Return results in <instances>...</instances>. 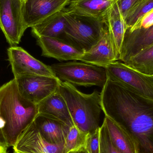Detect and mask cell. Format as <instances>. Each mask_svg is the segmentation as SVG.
Listing matches in <instances>:
<instances>
[{"label":"cell","mask_w":153,"mask_h":153,"mask_svg":"<svg viewBox=\"0 0 153 153\" xmlns=\"http://www.w3.org/2000/svg\"><path fill=\"white\" fill-rule=\"evenodd\" d=\"M108 77L141 96L153 100V76H147L117 61L104 66Z\"/></svg>","instance_id":"6"},{"label":"cell","mask_w":153,"mask_h":153,"mask_svg":"<svg viewBox=\"0 0 153 153\" xmlns=\"http://www.w3.org/2000/svg\"><path fill=\"white\" fill-rule=\"evenodd\" d=\"M58 91L66 102L74 124L80 130L91 134L100 127V93L94 90L91 94H85L73 85L61 80Z\"/></svg>","instance_id":"3"},{"label":"cell","mask_w":153,"mask_h":153,"mask_svg":"<svg viewBox=\"0 0 153 153\" xmlns=\"http://www.w3.org/2000/svg\"><path fill=\"white\" fill-rule=\"evenodd\" d=\"M23 0H0V28L10 46L20 42L26 28L23 22Z\"/></svg>","instance_id":"7"},{"label":"cell","mask_w":153,"mask_h":153,"mask_svg":"<svg viewBox=\"0 0 153 153\" xmlns=\"http://www.w3.org/2000/svg\"><path fill=\"white\" fill-rule=\"evenodd\" d=\"M142 0H119V6L124 19H126L129 12L138 4Z\"/></svg>","instance_id":"26"},{"label":"cell","mask_w":153,"mask_h":153,"mask_svg":"<svg viewBox=\"0 0 153 153\" xmlns=\"http://www.w3.org/2000/svg\"><path fill=\"white\" fill-rule=\"evenodd\" d=\"M68 153H89L87 152L85 147H82L80 149H78L75 151H72V152H70Z\"/></svg>","instance_id":"29"},{"label":"cell","mask_w":153,"mask_h":153,"mask_svg":"<svg viewBox=\"0 0 153 153\" xmlns=\"http://www.w3.org/2000/svg\"><path fill=\"white\" fill-rule=\"evenodd\" d=\"M118 1L109 10L105 18V22L116 50L120 57L121 48L127 27Z\"/></svg>","instance_id":"18"},{"label":"cell","mask_w":153,"mask_h":153,"mask_svg":"<svg viewBox=\"0 0 153 153\" xmlns=\"http://www.w3.org/2000/svg\"><path fill=\"white\" fill-rule=\"evenodd\" d=\"M105 123L114 146L122 153H137L132 137L127 131L116 121L105 116Z\"/></svg>","instance_id":"20"},{"label":"cell","mask_w":153,"mask_h":153,"mask_svg":"<svg viewBox=\"0 0 153 153\" xmlns=\"http://www.w3.org/2000/svg\"><path fill=\"white\" fill-rule=\"evenodd\" d=\"M70 0H24L23 22L26 29L43 22L46 19L68 6Z\"/></svg>","instance_id":"10"},{"label":"cell","mask_w":153,"mask_h":153,"mask_svg":"<svg viewBox=\"0 0 153 153\" xmlns=\"http://www.w3.org/2000/svg\"><path fill=\"white\" fill-rule=\"evenodd\" d=\"M21 94L38 104L57 91L60 80L56 76L32 75L16 79Z\"/></svg>","instance_id":"9"},{"label":"cell","mask_w":153,"mask_h":153,"mask_svg":"<svg viewBox=\"0 0 153 153\" xmlns=\"http://www.w3.org/2000/svg\"><path fill=\"white\" fill-rule=\"evenodd\" d=\"M7 54L14 79L32 75L55 76L50 66L34 58L20 47H10Z\"/></svg>","instance_id":"8"},{"label":"cell","mask_w":153,"mask_h":153,"mask_svg":"<svg viewBox=\"0 0 153 153\" xmlns=\"http://www.w3.org/2000/svg\"><path fill=\"white\" fill-rule=\"evenodd\" d=\"M42 50V56L59 61H77L84 52L62 39L39 37L36 38Z\"/></svg>","instance_id":"13"},{"label":"cell","mask_w":153,"mask_h":153,"mask_svg":"<svg viewBox=\"0 0 153 153\" xmlns=\"http://www.w3.org/2000/svg\"><path fill=\"white\" fill-rule=\"evenodd\" d=\"M100 127L93 133L88 134L85 149L89 153H100Z\"/></svg>","instance_id":"25"},{"label":"cell","mask_w":153,"mask_h":153,"mask_svg":"<svg viewBox=\"0 0 153 153\" xmlns=\"http://www.w3.org/2000/svg\"><path fill=\"white\" fill-rule=\"evenodd\" d=\"M50 68L58 79L73 85L103 87L108 80L103 67L76 61L55 64Z\"/></svg>","instance_id":"5"},{"label":"cell","mask_w":153,"mask_h":153,"mask_svg":"<svg viewBox=\"0 0 153 153\" xmlns=\"http://www.w3.org/2000/svg\"><path fill=\"white\" fill-rule=\"evenodd\" d=\"M66 25L62 39L84 53L90 50L107 30L105 22L80 16L65 8Z\"/></svg>","instance_id":"4"},{"label":"cell","mask_w":153,"mask_h":153,"mask_svg":"<svg viewBox=\"0 0 153 153\" xmlns=\"http://www.w3.org/2000/svg\"><path fill=\"white\" fill-rule=\"evenodd\" d=\"M153 45V25L147 28L133 31L127 30L119 61L125 62L129 58Z\"/></svg>","instance_id":"14"},{"label":"cell","mask_w":153,"mask_h":153,"mask_svg":"<svg viewBox=\"0 0 153 153\" xmlns=\"http://www.w3.org/2000/svg\"><path fill=\"white\" fill-rule=\"evenodd\" d=\"M13 153H18L17 152H14V151H13Z\"/></svg>","instance_id":"31"},{"label":"cell","mask_w":153,"mask_h":153,"mask_svg":"<svg viewBox=\"0 0 153 153\" xmlns=\"http://www.w3.org/2000/svg\"><path fill=\"white\" fill-rule=\"evenodd\" d=\"M4 127V121L3 119L0 115V145L7 146L6 143H5V140H4L3 134V131Z\"/></svg>","instance_id":"28"},{"label":"cell","mask_w":153,"mask_h":153,"mask_svg":"<svg viewBox=\"0 0 153 153\" xmlns=\"http://www.w3.org/2000/svg\"><path fill=\"white\" fill-rule=\"evenodd\" d=\"M119 60V55L107 28L100 40L77 61L103 67Z\"/></svg>","instance_id":"12"},{"label":"cell","mask_w":153,"mask_h":153,"mask_svg":"<svg viewBox=\"0 0 153 153\" xmlns=\"http://www.w3.org/2000/svg\"><path fill=\"white\" fill-rule=\"evenodd\" d=\"M153 9V0H142L128 13L125 19L127 30L133 31L138 29L142 17Z\"/></svg>","instance_id":"22"},{"label":"cell","mask_w":153,"mask_h":153,"mask_svg":"<svg viewBox=\"0 0 153 153\" xmlns=\"http://www.w3.org/2000/svg\"><path fill=\"white\" fill-rule=\"evenodd\" d=\"M7 148L8 147L6 146L0 145V153H8Z\"/></svg>","instance_id":"30"},{"label":"cell","mask_w":153,"mask_h":153,"mask_svg":"<svg viewBox=\"0 0 153 153\" xmlns=\"http://www.w3.org/2000/svg\"><path fill=\"white\" fill-rule=\"evenodd\" d=\"M13 148L18 153H65L63 145L50 143L45 139L34 121L21 134Z\"/></svg>","instance_id":"11"},{"label":"cell","mask_w":153,"mask_h":153,"mask_svg":"<svg viewBox=\"0 0 153 153\" xmlns=\"http://www.w3.org/2000/svg\"><path fill=\"white\" fill-rule=\"evenodd\" d=\"M88 135L80 130L75 125L70 127L64 145L65 153L85 147Z\"/></svg>","instance_id":"23"},{"label":"cell","mask_w":153,"mask_h":153,"mask_svg":"<svg viewBox=\"0 0 153 153\" xmlns=\"http://www.w3.org/2000/svg\"><path fill=\"white\" fill-rule=\"evenodd\" d=\"M38 114L37 105L21 94L16 79L0 86V115L4 122L3 134L7 147L14 146Z\"/></svg>","instance_id":"2"},{"label":"cell","mask_w":153,"mask_h":153,"mask_svg":"<svg viewBox=\"0 0 153 153\" xmlns=\"http://www.w3.org/2000/svg\"><path fill=\"white\" fill-rule=\"evenodd\" d=\"M34 123L48 142L53 144L64 145L70 126L60 120L41 114H38Z\"/></svg>","instance_id":"16"},{"label":"cell","mask_w":153,"mask_h":153,"mask_svg":"<svg viewBox=\"0 0 153 153\" xmlns=\"http://www.w3.org/2000/svg\"><path fill=\"white\" fill-rule=\"evenodd\" d=\"M100 94L105 116L129 134L137 153H153V100L131 91L109 77Z\"/></svg>","instance_id":"1"},{"label":"cell","mask_w":153,"mask_h":153,"mask_svg":"<svg viewBox=\"0 0 153 153\" xmlns=\"http://www.w3.org/2000/svg\"><path fill=\"white\" fill-rule=\"evenodd\" d=\"M39 114L60 120L69 126L74 125L65 100L56 91L37 104Z\"/></svg>","instance_id":"17"},{"label":"cell","mask_w":153,"mask_h":153,"mask_svg":"<svg viewBox=\"0 0 153 153\" xmlns=\"http://www.w3.org/2000/svg\"><path fill=\"white\" fill-rule=\"evenodd\" d=\"M23 1H24V0H23Z\"/></svg>","instance_id":"32"},{"label":"cell","mask_w":153,"mask_h":153,"mask_svg":"<svg viewBox=\"0 0 153 153\" xmlns=\"http://www.w3.org/2000/svg\"><path fill=\"white\" fill-rule=\"evenodd\" d=\"M123 63L143 74L153 76V45Z\"/></svg>","instance_id":"21"},{"label":"cell","mask_w":153,"mask_h":153,"mask_svg":"<svg viewBox=\"0 0 153 153\" xmlns=\"http://www.w3.org/2000/svg\"><path fill=\"white\" fill-rule=\"evenodd\" d=\"M118 1L70 0L67 8L80 16L105 22L109 10Z\"/></svg>","instance_id":"15"},{"label":"cell","mask_w":153,"mask_h":153,"mask_svg":"<svg viewBox=\"0 0 153 153\" xmlns=\"http://www.w3.org/2000/svg\"><path fill=\"white\" fill-rule=\"evenodd\" d=\"M65 8L46 19L43 22L31 27L36 38L39 37L62 39L65 29Z\"/></svg>","instance_id":"19"},{"label":"cell","mask_w":153,"mask_h":153,"mask_svg":"<svg viewBox=\"0 0 153 153\" xmlns=\"http://www.w3.org/2000/svg\"><path fill=\"white\" fill-rule=\"evenodd\" d=\"M153 25V9L146 13L141 19L138 29L147 28Z\"/></svg>","instance_id":"27"},{"label":"cell","mask_w":153,"mask_h":153,"mask_svg":"<svg viewBox=\"0 0 153 153\" xmlns=\"http://www.w3.org/2000/svg\"><path fill=\"white\" fill-rule=\"evenodd\" d=\"M100 153H122L113 145L104 121L100 127Z\"/></svg>","instance_id":"24"}]
</instances>
